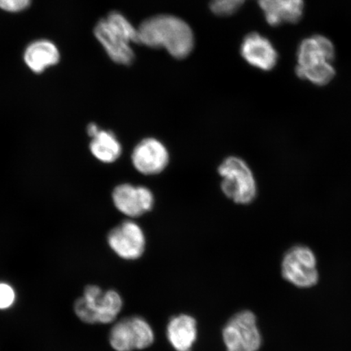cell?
<instances>
[{
	"instance_id": "cell-1",
	"label": "cell",
	"mask_w": 351,
	"mask_h": 351,
	"mask_svg": "<svg viewBox=\"0 0 351 351\" xmlns=\"http://www.w3.org/2000/svg\"><path fill=\"white\" fill-rule=\"evenodd\" d=\"M139 43L152 48H165L176 59H184L191 53L195 36L186 22L173 15L150 17L138 27Z\"/></svg>"
},
{
	"instance_id": "cell-2",
	"label": "cell",
	"mask_w": 351,
	"mask_h": 351,
	"mask_svg": "<svg viewBox=\"0 0 351 351\" xmlns=\"http://www.w3.org/2000/svg\"><path fill=\"white\" fill-rule=\"evenodd\" d=\"M335 47L323 35H314L302 40L297 52V76L317 86H326L335 77L332 61Z\"/></svg>"
},
{
	"instance_id": "cell-3",
	"label": "cell",
	"mask_w": 351,
	"mask_h": 351,
	"mask_svg": "<svg viewBox=\"0 0 351 351\" xmlns=\"http://www.w3.org/2000/svg\"><path fill=\"white\" fill-rule=\"evenodd\" d=\"M94 33L114 62L130 65L135 58L132 44L139 43L138 30L119 12H113L101 19Z\"/></svg>"
},
{
	"instance_id": "cell-4",
	"label": "cell",
	"mask_w": 351,
	"mask_h": 351,
	"mask_svg": "<svg viewBox=\"0 0 351 351\" xmlns=\"http://www.w3.org/2000/svg\"><path fill=\"white\" fill-rule=\"evenodd\" d=\"M122 307L123 300L119 293L114 289L104 291L95 285H87L83 296L78 298L73 305L77 318L89 324L115 322Z\"/></svg>"
},
{
	"instance_id": "cell-5",
	"label": "cell",
	"mask_w": 351,
	"mask_h": 351,
	"mask_svg": "<svg viewBox=\"0 0 351 351\" xmlns=\"http://www.w3.org/2000/svg\"><path fill=\"white\" fill-rule=\"evenodd\" d=\"M218 173L222 178L223 194L236 204L252 203L256 196V183L245 161L239 157H228L219 166Z\"/></svg>"
},
{
	"instance_id": "cell-6",
	"label": "cell",
	"mask_w": 351,
	"mask_h": 351,
	"mask_svg": "<svg viewBox=\"0 0 351 351\" xmlns=\"http://www.w3.org/2000/svg\"><path fill=\"white\" fill-rule=\"evenodd\" d=\"M222 337L227 351H258L262 343L256 315L250 311L231 317L223 328Z\"/></svg>"
},
{
	"instance_id": "cell-7",
	"label": "cell",
	"mask_w": 351,
	"mask_h": 351,
	"mask_svg": "<svg viewBox=\"0 0 351 351\" xmlns=\"http://www.w3.org/2000/svg\"><path fill=\"white\" fill-rule=\"evenodd\" d=\"M155 333L146 319L132 317L121 320L110 331L109 342L116 351L144 350L154 343Z\"/></svg>"
},
{
	"instance_id": "cell-8",
	"label": "cell",
	"mask_w": 351,
	"mask_h": 351,
	"mask_svg": "<svg viewBox=\"0 0 351 351\" xmlns=\"http://www.w3.org/2000/svg\"><path fill=\"white\" fill-rule=\"evenodd\" d=\"M285 280L300 288H310L317 285L319 279L317 258L305 245H295L285 253L282 263Z\"/></svg>"
},
{
	"instance_id": "cell-9",
	"label": "cell",
	"mask_w": 351,
	"mask_h": 351,
	"mask_svg": "<svg viewBox=\"0 0 351 351\" xmlns=\"http://www.w3.org/2000/svg\"><path fill=\"white\" fill-rule=\"evenodd\" d=\"M110 248L125 261L141 257L146 247V239L141 227L134 221H125L114 228L108 236Z\"/></svg>"
},
{
	"instance_id": "cell-10",
	"label": "cell",
	"mask_w": 351,
	"mask_h": 351,
	"mask_svg": "<svg viewBox=\"0 0 351 351\" xmlns=\"http://www.w3.org/2000/svg\"><path fill=\"white\" fill-rule=\"evenodd\" d=\"M132 162L138 172L145 175L159 174L169 162V154L165 145L154 138L138 143L132 153Z\"/></svg>"
},
{
	"instance_id": "cell-11",
	"label": "cell",
	"mask_w": 351,
	"mask_h": 351,
	"mask_svg": "<svg viewBox=\"0 0 351 351\" xmlns=\"http://www.w3.org/2000/svg\"><path fill=\"white\" fill-rule=\"evenodd\" d=\"M112 200L116 208L130 217H138L152 209L155 199L152 192L144 186L121 184L114 189Z\"/></svg>"
},
{
	"instance_id": "cell-12",
	"label": "cell",
	"mask_w": 351,
	"mask_h": 351,
	"mask_svg": "<svg viewBox=\"0 0 351 351\" xmlns=\"http://www.w3.org/2000/svg\"><path fill=\"white\" fill-rule=\"evenodd\" d=\"M241 55L254 68L270 71L278 60V51L273 44L265 37L258 33L247 35L241 44Z\"/></svg>"
},
{
	"instance_id": "cell-13",
	"label": "cell",
	"mask_w": 351,
	"mask_h": 351,
	"mask_svg": "<svg viewBox=\"0 0 351 351\" xmlns=\"http://www.w3.org/2000/svg\"><path fill=\"white\" fill-rule=\"evenodd\" d=\"M167 337L176 351H191L197 337L196 319L186 314L171 318Z\"/></svg>"
},
{
	"instance_id": "cell-14",
	"label": "cell",
	"mask_w": 351,
	"mask_h": 351,
	"mask_svg": "<svg viewBox=\"0 0 351 351\" xmlns=\"http://www.w3.org/2000/svg\"><path fill=\"white\" fill-rule=\"evenodd\" d=\"M24 60L32 71L39 73L49 66L58 63L60 53L51 42L36 41L26 48Z\"/></svg>"
},
{
	"instance_id": "cell-15",
	"label": "cell",
	"mask_w": 351,
	"mask_h": 351,
	"mask_svg": "<svg viewBox=\"0 0 351 351\" xmlns=\"http://www.w3.org/2000/svg\"><path fill=\"white\" fill-rule=\"evenodd\" d=\"M90 152L96 159L110 164L119 159L122 147L112 131L100 130L97 135L92 138Z\"/></svg>"
},
{
	"instance_id": "cell-16",
	"label": "cell",
	"mask_w": 351,
	"mask_h": 351,
	"mask_svg": "<svg viewBox=\"0 0 351 351\" xmlns=\"http://www.w3.org/2000/svg\"><path fill=\"white\" fill-rule=\"evenodd\" d=\"M304 0H280V19L282 23H297L304 14Z\"/></svg>"
},
{
	"instance_id": "cell-17",
	"label": "cell",
	"mask_w": 351,
	"mask_h": 351,
	"mask_svg": "<svg viewBox=\"0 0 351 351\" xmlns=\"http://www.w3.org/2000/svg\"><path fill=\"white\" fill-rule=\"evenodd\" d=\"M245 2V0H212L210 10L215 15L228 16L238 12Z\"/></svg>"
},
{
	"instance_id": "cell-18",
	"label": "cell",
	"mask_w": 351,
	"mask_h": 351,
	"mask_svg": "<svg viewBox=\"0 0 351 351\" xmlns=\"http://www.w3.org/2000/svg\"><path fill=\"white\" fill-rule=\"evenodd\" d=\"M258 3L265 13L267 23L271 26L282 24L280 19V0H258Z\"/></svg>"
},
{
	"instance_id": "cell-19",
	"label": "cell",
	"mask_w": 351,
	"mask_h": 351,
	"mask_svg": "<svg viewBox=\"0 0 351 351\" xmlns=\"http://www.w3.org/2000/svg\"><path fill=\"white\" fill-rule=\"evenodd\" d=\"M16 293L14 287L8 282H0V310L11 308L15 304Z\"/></svg>"
},
{
	"instance_id": "cell-20",
	"label": "cell",
	"mask_w": 351,
	"mask_h": 351,
	"mask_svg": "<svg viewBox=\"0 0 351 351\" xmlns=\"http://www.w3.org/2000/svg\"><path fill=\"white\" fill-rule=\"evenodd\" d=\"M32 0H0V8L7 12H20L28 8Z\"/></svg>"
},
{
	"instance_id": "cell-21",
	"label": "cell",
	"mask_w": 351,
	"mask_h": 351,
	"mask_svg": "<svg viewBox=\"0 0 351 351\" xmlns=\"http://www.w3.org/2000/svg\"><path fill=\"white\" fill-rule=\"evenodd\" d=\"M99 130V127L95 124H90L87 128V133L90 138H94L95 135H97Z\"/></svg>"
}]
</instances>
